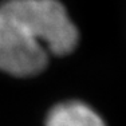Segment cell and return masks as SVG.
<instances>
[{
	"instance_id": "obj_1",
	"label": "cell",
	"mask_w": 126,
	"mask_h": 126,
	"mask_svg": "<svg viewBox=\"0 0 126 126\" xmlns=\"http://www.w3.org/2000/svg\"><path fill=\"white\" fill-rule=\"evenodd\" d=\"M79 31L59 0L0 1V70L16 78L40 74L50 56L77 48Z\"/></svg>"
},
{
	"instance_id": "obj_2",
	"label": "cell",
	"mask_w": 126,
	"mask_h": 126,
	"mask_svg": "<svg viewBox=\"0 0 126 126\" xmlns=\"http://www.w3.org/2000/svg\"><path fill=\"white\" fill-rule=\"evenodd\" d=\"M46 126H106L94 109L83 102L70 101L52 107Z\"/></svg>"
}]
</instances>
